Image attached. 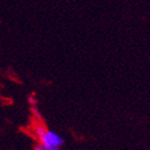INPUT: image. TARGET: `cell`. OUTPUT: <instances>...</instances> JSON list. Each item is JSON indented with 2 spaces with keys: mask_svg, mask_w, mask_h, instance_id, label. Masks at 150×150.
<instances>
[{
  "mask_svg": "<svg viewBox=\"0 0 150 150\" xmlns=\"http://www.w3.org/2000/svg\"><path fill=\"white\" fill-rule=\"evenodd\" d=\"M45 149L46 150H60V148H45Z\"/></svg>",
  "mask_w": 150,
  "mask_h": 150,
  "instance_id": "3957f363",
  "label": "cell"
},
{
  "mask_svg": "<svg viewBox=\"0 0 150 150\" xmlns=\"http://www.w3.org/2000/svg\"><path fill=\"white\" fill-rule=\"evenodd\" d=\"M35 136L41 145L45 148H60L64 144V139L55 131L48 130L44 125H37L33 129Z\"/></svg>",
  "mask_w": 150,
  "mask_h": 150,
  "instance_id": "6da1fadb",
  "label": "cell"
},
{
  "mask_svg": "<svg viewBox=\"0 0 150 150\" xmlns=\"http://www.w3.org/2000/svg\"><path fill=\"white\" fill-rule=\"evenodd\" d=\"M35 150H46V149L44 148L43 145H41L40 143H39V144L35 145Z\"/></svg>",
  "mask_w": 150,
  "mask_h": 150,
  "instance_id": "7a4b0ae2",
  "label": "cell"
}]
</instances>
